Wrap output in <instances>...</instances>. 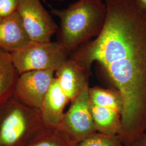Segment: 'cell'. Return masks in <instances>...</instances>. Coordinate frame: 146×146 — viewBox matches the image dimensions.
I'll use <instances>...</instances> for the list:
<instances>
[{
  "label": "cell",
  "instance_id": "cell-18",
  "mask_svg": "<svg viewBox=\"0 0 146 146\" xmlns=\"http://www.w3.org/2000/svg\"><path fill=\"white\" fill-rule=\"evenodd\" d=\"M137 5H139L141 9L146 11V0H135Z\"/></svg>",
  "mask_w": 146,
  "mask_h": 146
},
{
  "label": "cell",
  "instance_id": "cell-19",
  "mask_svg": "<svg viewBox=\"0 0 146 146\" xmlns=\"http://www.w3.org/2000/svg\"><path fill=\"white\" fill-rule=\"evenodd\" d=\"M52 1H62L63 0H52Z\"/></svg>",
  "mask_w": 146,
  "mask_h": 146
},
{
  "label": "cell",
  "instance_id": "cell-2",
  "mask_svg": "<svg viewBox=\"0 0 146 146\" xmlns=\"http://www.w3.org/2000/svg\"><path fill=\"white\" fill-rule=\"evenodd\" d=\"M51 14L60 19L58 41L68 52L102 31L107 7L99 0H78L63 9L51 8Z\"/></svg>",
  "mask_w": 146,
  "mask_h": 146
},
{
  "label": "cell",
  "instance_id": "cell-16",
  "mask_svg": "<svg viewBox=\"0 0 146 146\" xmlns=\"http://www.w3.org/2000/svg\"><path fill=\"white\" fill-rule=\"evenodd\" d=\"M20 0H0V16L9 15L16 11Z\"/></svg>",
  "mask_w": 146,
  "mask_h": 146
},
{
  "label": "cell",
  "instance_id": "cell-13",
  "mask_svg": "<svg viewBox=\"0 0 146 146\" xmlns=\"http://www.w3.org/2000/svg\"><path fill=\"white\" fill-rule=\"evenodd\" d=\"M91 103L96 106L116 110L121 113L122 102L120 94L116 90L95 87L89 88Z\"/></svg>",
  "mask_w": 146,
  "mask_h": 146
},
{
  "label": "cell",
  "instance_id": "cell-11",
  "mask_svg": "<svg viewBox=\"0 0 146 146\" xmlns=\"http://www.w3.org/2000/svg\"><path fill=\"white\" fill-rule=\"evenodd\" d=\"M19 75L11 52L0 48V105L14 95Z\"/></svg>",
  "mask_w": 146,
  "mask_h": 146
},
{
  "label": "cell",
  "instance_id": "cell-17",
  "mask_svg": "<svg viewBox=\"0 0 146 146\" xmlns=\"http://www.w3.org/2000/svg\"><path fill=\"white\" fill-rule=\"evenodd\" d=\"M131 146H146V131L141 137Z\"/></svg>",
  "mask_w": 146,
  "mask_h": 146
},
{
  "label": "cell",
  "instance_id": "cell-4",
  "mask_svg": "<svg viewBox=\"0 0 146 146\" xmlns=\"http://www.w3.org/2000/svg\"><path fill=\"white\" fill-rule=\"evenodd\" d=\"M17 70L22 73L41 70L56 71L68 58V51L58 42H31L19 50L11 52Z\"/></svg>",
  "mask_w": 146,
  "mask_h": 146
},
{
  "label": "cell",
  "instance_id": "cell-21",
  "mask_svg": "<svg viewBox=\"0 0 146 146\" xmlns=\"http://www.w3.org/2000/svg\"><path fill=\"white\" fill-rule=\"evenodd\" d=\"M2 17H1V16H0V20H1V19H2Z\"/></svg>",
  "mask_w": 146,
  "mask_h": 146
},
{
  "label": "cell",
  "instance_id": "cell-12",
  "mask_svg": "<svg viewBox=\"0 0 146 146\" xmlns=\"http://www.w3.org/2000/svg\"><path fill=\"white\" fill-rule=\"evenodd\" d=\"M91 112L97 132L110 135H119L122 130L120 112L91 103Z\"/></svg>",
  "mask_w": 146,
  "mask_h": 146
},
{
  "label": "cell",
  "instance_id": "cell-3",
  "mask_svg": "<svg viewBox=\"0 0 146 146\" xmlns=\"http://www.w3.org/2000/svg\"><path fill=\"white\" fill-rule=\"evenodd\" d=\"M46 128L40 110L23 104L14 95L0 105V146H27Z\"/></svg>",
  "mask_w": 146,
  "mask_h": 146
},
{
  "label": "cell",
  "instance_id": "cell-15",
  "mask_svg": "<svg viewBox=\"0 0 146 146\" xmlns=\"http://www.w3.org/2000/svg\"><path fill=\"white\" fill-rule=\"evenodd\" d=\"M78 146H125L118 136L96 132L78 143Z\"/></svg>",
  "mask_w": 146,
  "mask_h": 146
},
{
  "label": "cell",
  "instance_id": "cell-6",
  "mask_svg": "<svg viewBox=\"0 0 146 146\" xmlns=\"http://www.w3.org/2000/svg\"><path fill=\"white\" fill-rule=\"evenodd\" d=\"M16 11L21 17L31 42L51 41L58 27L40 0H20Z\"/></svg>",
  "mask_w": 146,
  "mask_h": 146
},
{
  "label": "cell",
  "instance_id": "cell-8",
  "mask_svg": "<svg viewBox=\"0 0 146 146\" xmlns=\"http://www.w3.org/2000/svg\"><path fill=\"white\" fill-rule=\"evenodd\" d=\"M31 42L16 11L0 20V48L11 53L26 47Z\"/></svg>",
  "mask_w": 146,
  "mask_h": 146
},
{
  "label": "cell",
  "instance_id": "cell-1",
  "mask_svg": "<svg viewBox=\"0 0 146 146\" xmlns=\"http://www.w3.org/2000/svg\"><path fill=\"white\" fill-rule=\"evenodd\" d=\"M104 28L71 58L88 73L97 62L122 102L119 135L131 146L146 131V11L135 0H107Z\"/></svg>",
  "mask_w": 146,
  "mask_h": 146
},
{
  "label": "cell",
  "instance_id": "cell-10",
  "mask_svg": "<svg viewBox=\"0 0 146 146\" xmlns=\"http://www.w3.org/2000/svg\"><path fill=\"white\" fill-rule=\"evenodd\" d=\"M69 101L55 77L40 110L42 121L47 128H58L64 114V108Z\"/></svg>",
  "mask_w": 146,
  "mask_h": 146
},
{
  "label": "cell",
  "instance_id": "cell-20",
  "mask_svg": "<svg viewBox=\"0 0 146 146\" xmlns=\"http://www.w3.org/2000/svg\"><path fill=\"white\" fill-rule=\"evenodd\" d=\"M100 1H102V2H106L107 0H99Z\"/></svg>",
  "mask_w": 146,
  "mask_h": 146
},
{
  "label": "cell",
  "instance_id": "cell-5",
  "mask_svg": "<svg viewBox=\"0 0 146 146\" xmlns=\"http://www.w3.org/2000/svg\"><path fill=\"white\" fill-rule=\"evenodd\" d=\"M58 129L76 143L97 132L91 112L89 87L72 101Z\"/></svg>",
  "mask_w": 146,
  "mask_h": 146
},
{
  "label": "cell",
  "instance_id": "cell-7",
  "mask_svg": "<svg viewBox=\"0 0 146 146\" xmlns=\"http://www.w3.org/2000/svg\"><path fill=\"white\" fill-rule=\"evenodd\" d=\"M52 70H33L19 75L14 96L23 104L40 110L47 92L55 78Z\"/></svg>",
  "mask_w": 146,
  "mask_h": 146
},
{
  "label": "cell",
  "instance_id": "cell-14",
  "mask_svg": "<svg viewBox=\"0 0 146 146\" xmlns=\"http://www.w3.org/2000/svg\"><path fill=\"white\" fill-rule=\"evenodd\" d=\"M27 146H78L58 128H46Z\"/></svg>",
  "mask_w": 146,
  "mask_h": 146
},
{
  "label": "cell",
  "instance_id": "cell-9",
  "mask_svg": "<svg viewBox=\"0 0 146 146\" xmlns=\"http://www.w3.org/2000/svg\"><path fill=\"white\" fill-rule=\"evenodd\" d=\"M55 74L61 88L69 101H73L89 87L88 73L72 58H69L63 63Z\"/></svg>",
  "mask_w": 146,
  "mask_h": 146
}]
</instances>
